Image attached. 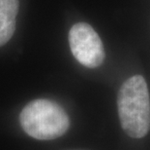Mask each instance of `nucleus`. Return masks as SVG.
<instances>
[{
  "label": "nucleus",
  "mask_w": 150,
  "mask_h": 150,
  "mask_svg": "<svg viewBox=\"0 0 150 150\" xmlns=\"http://www.w3.org/2000/svg\"><path fill=\"white\" fill-rule=\"evenodd\" d=\"M118 115L123 131L133 139H142L150 131V100L145 79L135 75L121 86L117 95Z\"/></svg>",
  "instance_id": "obj_1"
},
{
  "label": "nucleus",
  "mask_w": 150,
  "mask_h": 150,
  "mask_svg": "<svg viewBox=\"0 0 150 150\" xmlns=\"http://www.w3.org/2000/svg\"><path fill=\"white\" fill-rule=\"evenodd\" d=\"M20 123L28 136L39 140L62 136L70 127L68 114L55 101L39 98L28 103L20 114Z\"/></svg>",
  "instance_id": "obj_2"
},
{
  "label": "nucleus",
  "mask_w": 150,
  "mask_h": 150,
  "mask_svg": "<svg viewBox=\"0 0 150 150\" xmlns=\"http://www.w3.org/2000/svg\"><path fill=\"white\" fill-rule=\"evenodd\" d=\"M69 44L73 56L82 65L95 68L103 63V42L90 24L78 23L73 25L69 31Z\"/></svg>",
  "instance_id": "obj_3"
},
{
  "label": "nucleus",
  "mask_w": 150,
  "mask_h": 150,
  "mask_svg": "<svg viewBox=\"0 0 150 150\" xmlns=\"http://www.w3.org/2000/svg\"><path fill=\"white\" fill-rule=\"evenodd\" d=\"M18 7V0H0V47L5 45L15 33Z\"/></svg>",
  "instance_id": "obj_4"
}]
</instances>
